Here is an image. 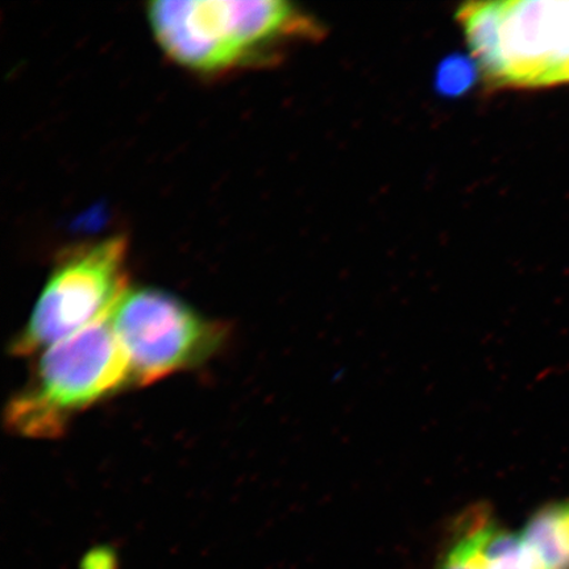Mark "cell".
Wrapping results in <instances>:
<instances>
[{
  "mask_svg": "<svg viewBox=\"0 0 569 569\" xmlns=\"http://www.w3.org/2000/svg\"><path fill=\"white\" fill-rule=\"evenodd\" d=\"M128 241L123 234L71 247L60 256L11 352L48 350L109 318L128 289Z\"/></svg>",
  "mask_w": 569,
  "mask_h": 569,
  "instance_id": "obj_4",
  "label": "cell"
},
{
  "mask_svg": "<svg viewBox=\"0 0 569 569\" xmlns=\"http://www.w3.org/2000/svg\"><path fill=\"white\" fill-rule=\"evenodd\" d=\"M439 88L447 94L466 91L473 80V68L465 60L452 59L443 63L439 71Z\"/></svg>",
  "mask_w": 569,
  "mask_h": 569,
  "instance_id": "obj_8",
  "label": "cell"
},
{
  "mask_svg": "<svg viewBox=\"0 0 569 569\" xmlns=\"http://www.w3.org/2000/svg\"><path fill=\"white\" fill-rule=\"evenodd\" d=\"M110 320L138 386L203 365L229 338L222 322L153 288L128 290Z\"/></svg>",
  "mask_w": 569,
  "mask_h": 569,
  "instance_id": "obj_5",
  "label": "cell"
},
{
  "mask_svg": "<svg viewBox=\"0 0 569 569\" xmlns=\"http://www.w3.org/2000/svg\"><path fill=\"white\" fill-rule=\"evenodd\" d=\"M519 533L546 569H569V497L540 507Z\"/></svg>",
  "mask_w": 569,
  "mask_h": 569,
  "instance_id": "obj_6",
  "label": "cell"
},
{
  "mask_svg": "<svg viewBox=\"0 0 569 569\" xmlns=\"http://www.w3.org/2000/svg\"><path fill=\"white\" fill-rule=\"evenodd\" d=\"M161 51L203 77L272 66L325 28L282 0H156L147 7Z\"/></svg>",
  "mask_w": 569,
  "mask_h": 569,
  "instance_id": "obj_1",
  "label": "cell"
},
{
  "mask_svg": "<svg viewBox=\"0 0 569 569\" xmlns=\"http://www.w3.org/2000/svg\"><path fill=\"white\" fill-rule=\"evenodd\" d=\"M110 317L42 351L30 386L7 409L12 431L54 438L76 412L133 383L130 360Z\"/></svg>",
  "mask_w": 569,
  "mask_h": 569,
  "instance_id": "obj_3",
  "label": "cell"
},
{
  "mask_svg": "<svg viewBox=\"0 0 569 569\" xmlns=\"http://www.w3.org/2000/svg\"><path fill=\"white\" fill-rule=\"evenodd\" d=\"M489 517L486 508L460 517L436 569H483L481 539Z\"/></svg>",
  "mask_w": 569,
  "mask_h": 569,
  "instance_id": "obj_7",
  "label": "cell"
},
{
  "mask_svg": "<svg viewBox=\"0 0 569 569\" xmlns=\"http://www.w3.org/2000/svg\"><path fill=\"white\" fill-rule=\"evenodd\" d=\"M457 20L489 87L569 83V2H472L460 7Z\"/></svg>",
  "mask_w": 569,
  "mask_h": 569,
  "instance_id": "obj_2",
  "label": "cell"
}]
</instances>
